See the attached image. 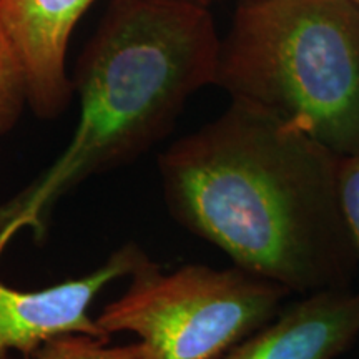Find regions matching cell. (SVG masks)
<instances>
[{"label": "cell", "mask_w": 359, "mask_h": 359, "mask_svg": "<svg viewBox=\"0 0 359 359\" xmlns=\"http://www.w3.org/2000/svg\"><path fill=\"white\" fill-rule=\"evenodd\" d=\"M25 105L24 72L15 50L0 29V137L15 127Z\"/></svg>", "instance_id": "cell-9"}, {"label": "cell", "mask_w": 359, "mask_h": 359, "mask_svg": "<svg viewBox=\"0 0 359 359\" xmlns=\"http://www.w3.org/2000/svg\"><path fill=\"white\" fill-rule=\"evenodd\" d=\"M222 39L196 0H110L75 65L80 115L60 155L0 203V258L20 231L47 235L58 201L132 163L173 128L191 95L215 85Z\"/></svg>", "instance_id": "cell-2"}, {"label": "cell", "mask_w": 359, "mask_h": 359, "mask_svg": "<svg viewBox=\"0 0 359 359\" xmlns=\"http://www.w3.org/2000/svg\"><path fill=\"white\" fill-rule=\"evenodd\" d=\"M196 2L205 4V6H212V4H215V2H222V0H196Z\"/></svg>", "instance_id": "cell-11"}, {"label": "cell", "mask_w": 359, "mask_h": 359, "mask_svg": "<svg viewBox=\"0 0 359 359\" xmlns=\"http://www.w3.org/2000/svg\"><path fill=\"white\" fill-rule=\"evenodd\" d=\"M354 2H356V4H359V0H354Z\"/></svg>", "instance_id": "cell-12"}, {"label": "cell", "mask_w": 359, "mask_h": 359, "mask_svg": "<svg viewBox=\"0 0 359 359\" xmlns=\"http://www.w3.org/2000/svg\"><path fill=\"white\" fill-rule=\"evenodd\" d=\"M140 343L110 346V339L90 334H64L48 341L34 359H140Z\"/></svg>", "instance_id": "cell-8"}, {"label": "cell", "mask_w": 359, "mask_h": 359, "mask_svg": "<svg viewBox=\"0 0 359 359\" xmlns=\"http://www.w3.org/2000/svg\"><path fill=\"white\" fill-rule=\"evenodd\" d=\"M291 291L233 264H185L165 275L148 255L118 299L95 318L103 333L138 336L140 359H219L275 320Z\"/></svg>", "instance_id": "cell-4"}, {"label": "cell", "mask_w": 359, "mask_h": 359, "mask_svg": "<svg viewBox=\"0 0 359 359\" xmlns=\"http://www.w3.org/2000/svg\"><path fill=\"white\" fill-rule=\"evenodd\" d=\"M97 0H0V29L19 58L27 105L40 118H57L74 87L67 52L75 27Z\"/></svg>", "instance_id": "cell-6"}, {"label": "cell", "mask_w": 359, "mask_h": 359, "mask_svg": "<svg viewBox=\"0 0 359 359\" xmlns=\"http://www.w3.org/2000/svg\"><path fill=\"white\" fill-rule=\"evenodd\" d=\"M343 156L296 125L231 100L158 156L175 222L291 294L351 288L359 257L339 195Z\"/></svg>", "instance_id": "cell-1"}, {"label": "cell", "mask_w": 359, "mask_h": 359, "mask_svg": "<svg viewBox=\"0 0 359 359\" xmlns=\"http://www.w3.org/2000/svg\"><path fill=\"white\" fill-rule=\"evenodd\" d=\"M359 338V290L303 294L219 359H336Z\"/></svg>", "instance_id": "cell-7"}, {"label": "cell", "mask_w": 359, "mask_h": 359, "mask_svg": "<svg viewBox=\"0 0 359 359\" xmlns=\"http://www.w3.org/2000/svg\"><path fill=\"white\" fill-rule=\"evenodd\" d=\"M339 195L344 218L359 257V154L341 158Z\"/></svg>", "instance_id": "cell-10"}, {"label": "cell", "mask_w": 359, "mask_h": 359, "mask_svg": "<svg viewBox=\"0 0 359 359\" xmlns=\"http://www.w3.org/2000/svg\"><path fill=\"white\" fill-rule=\"evenodd\" d=\"M145 257L140 246L128 243L95 271L34 291L12 288L0 280V359L15 353L30 359L43 344L64 334L110 339L90 316V308L103 288L132 275Z\"/></svg>", "instance_id": "cell-5"}, {"label": "cell", "mask_w": 359, "mask_h": 359, "mask_svg": "<svg viewBox=\"0 0 359 359\" xmlns=\"http://www.w3.org/2000/svg\"><path fill=\"white\" fill-rule=\"evenodd\" d=\"M215 85L336 155L359 154V4L240 0Z\"/></svg>", "instance_id": "cell-3"}]
</instances>
